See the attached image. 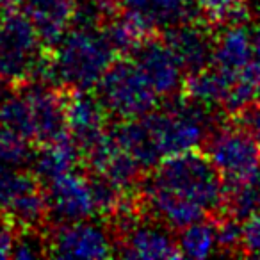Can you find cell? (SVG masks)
<instances>
[{
	"label": "cell",
	"instance_id": "obj_2",
	"mask_svg": "<svg viewBox=\"0 0 260 260\" xmlns=\"http://www.w3.org/2000/svg\"><path fill=\"white\" fill-rule=\"evenodd\" d=\"M0 77L13 87L29 82L52 84V48L13 4L0 6Z\"/></svg>",
	"mask_w": 260,
	"mask_h": 260
},
{
	"label": "cell",
	"instance_id": "obj_6",
	"mask_svg": "<svg viewBox=\"0 0 260 260\" xmlns=\"http://www.w3.org/2000/svg\"><path fill=\"white\" fill-rule=\"evenodd\" d=\"M48 256L54 258H109L116 256V246L107 223L91 219L48 224Z\"/></svg>",
	"mask_w": 260,
	"mask_h": 260
},
{
	"label": "cell",
	"instance_id": "obj_17",
	"mask_svg": "<svg viewBox=\"0 0 260 260\" xmlns=\"http://www.w3.org/2000/svg\"><path fill=\"white\" fill-rule=\"evenodd\" d=\"M36 145L15 130L0 125V164L15 170H29Z\"/></svg>",
	"mask_w": 260,
	"mask_h": 260
},
{
	"label": "cell",
	"instance_id": "obj_20",
	"mask_svg": "<svg viewBox=\"0 0 260 260\" xmlns=\"http://www.w3.org/2000/svg\"><path fill=\"white\" fill-rule=\"evenodd\" d=\"M11 89H13L11 84H9L8 80H4V79H2V77H0V102H2L6 96H8L9 91H11Z\"/></svg>",
	"mask_w": 260,
	"mask_h": 260
},
{
	"label": "cell",
	"instance_id": "obj_12",
	"mask_svg": "<svg viewBox=\"0 0 260 260\" xmlns=\"http://www.w3.org/2000/svg\"><path fill=\"white\" fill-rule=\"evenodd\" d=\"M23 13L48 48H54L73 27L75 0H11Z\"/></svg>",
	"mask_w": 260,
	"mask_h": 260
},
{
	"label": "cell",
	"instance_id": "obj_8",
	"mask_svg": "<svg viewBox=\"0 0 260 260\" xmlns=\"http://www.w3.org/2000/svg\"><path fill=\"white\" fill-rule=\"evenodd\" d=\"M25 93L34 128V145H47L70 136L66 114V87L47 82H29L16 86Z\"/></svg>",
	"mask_w": 260,
	"mask_h": 260
},
{
	"label": "cell",
	"instance_id": "obj_13",
	"mask_svg": "<svg viewBox=\"0 0 260 260\" xmlns=\"http://www.w3.org/2000/svg\"><path fill=\"white\" fill-rule=\"evenodd\" d=\"M119 6L141 16L159 32L182 23L203 20L194 0H119Z\"/></svg>",
	"mask_w": 260,
	"mask_h": 260
},
{
	"label": "cell",
	"instance_id": "obj_14",
	"mask_svg": "<svg viewBox=\"0 0 260 260\" xmlns=\"http://www.w3.org/2000/svg\"><path fill=\"white\" fill-rule=\"evenodd\" d=\"M80 166H82V153L79 145L73 141L72 136H66L59 141L38 145L29 170L45 185Z\"/></svg>",
	"mask_w": 260,
	"mask_h": 260
},
{
	"label": "cell",
	"instance_id": "obj_3",
	"mask_svg": "<svg viewBox=\"0 0 260 260\" xmlns=\"http://www.w3.org/2000/svg\"><path fill=\"white\" fill-rule=\"evenodd\" d=\"M116 57L100 29L73 25L52 48V82L68 89H94Z\"/></svg>",
	"mask_w": 260,
	"mask_h": 260
},
{
	"label": "cell",
	"instance_id": "obj_18",
	"mask_svg": "<svg viewBox=\"0 0 260 260\" xmlns=\"http://www.w3.org/2000/svg\"><path fill=\"white\" fill-rule=\"evenodd\" d=\"M203 20L214 29L244 23L246 0H194Z\"/></svg>",
	"mask_w": 260,
	"mask_h": 260
},
{
	"label": "cell",
	"instance_id": "obj_10",
	"mask_svg": "<svg viewBox=\"0 0 260 260\" xmlns=\"http://www.w3.org/2000/svg\"><path fill=\"white\" fill-rule=\"evenodd\" d=\"M66 91H68V96H66L68 132L82 153L107 132L112 119L94 89L66 87Z\"/></svg>",
	"mask_w": 260,
	"mask_h": 260
},
{
	"label": "cell",
	"instance_id": "obj_11",
	"mask_svg": "<svg viewBox=\"0 0 260 260\" xmlns=\"http://www.w3.org/2000/svg\"><path fill=\"white\" fill-rule=\"evenodd\" d=\"M162 38L175 52L185 73L198 72L212 64L217 29L209 25L205 20H196L166 29L162 30Z\"/></svg>",
	"mask_w": 260,
	"mask_h": 260
},
{
	"label": "cell",
	"instance_id": "obj_21",
	"mask_svg": "<svg viewBox=\"0 0 260 260\" xmlns=\"http://www.w3.org/2000/svg\"><path fill=\"white\" fill-rule=\"evenodd\" d=\"M11 0H0V6H6V4H9Z\"/></svg>",
	"mask_w": 260,
	"mask_h": 260
},
{
	"label": "cell",
	"instance_id": "obj_15",
	"mask_svg": "<svg viewBox=\"0 0 260 260\" xmlns=\"http://www.w3.org/2000/svg\"><path fill=\"white\" fill-rule=\"evenodd\" d=\"M214 64L232 73H239L253 62V29L244 23L224 27L223 32L217 29Z\"/></svg>",
	"mask_w": 260,
	"mask_h": 260
},
{
	"label": "cell",
	"instance_id": "obj_9",
	"mask_svg": "<svg viewBox=\"0 0 260 260\" xmlns=\"http://www.w3.org/2000/svg\"><path fill=\"white\" fill-rule=\"evenodd\" d=\"M130 57L141 68L148 82L162 100H171L180 93L185 72L180 61L164 41L162 32L153 34L136 48Z\"/></svg>",
	"mask_w": 260,
	"mask_h": 260
},
{
	"label": "cell",
	"instance_id": "obj_5",
	"mask_svg": "<svg viewBox=\"0 0 260 260\" xmlns=\"http://www.w3.org/2000/svg\"><path fill=\"white\" fill-rule=\"evenodd\" d=\"M202 148L221 171L224 182H239L260 170V143L249 130L226 118L209 132Z\"/></svg>",
	"mask_w": 260,
	"mask_h": 260
},
{
	"label": "cell",
	"instance_id": "obj_1",
	"mask_svg": "<svg viewBox=\"0 0 260 260\" xmlns=\"http://www.w3.org/2000/svg\"><path fill=\"white\" fill-rule=\"evenodd\" d=\"M143 182L196 203L207 210L209 217L219 214L226 205V182L202 146L164 157Z\"/></svg>",
	"mask_w": 260,
	"mask_h": 260
},
{
	"label": "cell",
	"instance_id": "obj_7",
	"mask_svg": "<svg viewBox=\"0 0 260 260\" xmlns=\"http://www.w3.org/2000/svg\"><path fill=\"white\" fill-rule=\"evenodd\" d=\"M50 224L75 223L98 216L93 189L82 166L43 185Z\"/></svg>",
	"mask_w": 260,
	"mask_h": 260
},
{
	"label": "cell",
	"instance_id": "obj_4",
	"mask_svg": "<svg viewBox=\"0 0 260 260\" xmlns=\"http://www.w3.org/2000/svg\"><path fill=\"white\" fill-rule=\"evenodd\" d=\"M94 93L112 121L141 118L159 109V102L162 100L130 55H118L114 59L96 84Z\"/></svg>",
	"mask_w": 260,
	"mask_h": 260
},
{
	"label": "cell",
	"instance_id": "obj_19",
	"mask_svg": "<svg viewBox=\"0 0 260 260\" xmlns=\"http://www.w3.org/2000/svg\"><path fill=\"white\" fill-rule=\"evenodd\" d=\"M242 256L260 258V212L242 223Z\"/></svg>",
	"mask_w": 260,
	"mask_h": 260
},
{
	"label": "cell",
	"instance_id": "obj_16",
	"mask_svg": "<svg viewBox=\"0 0 260 260\" xmlns=\"http://www.w3.org/2000/svg\"><path fill=\"white\" fill-rule=\"evenodd\" d=\"M178 248H180L182 258H205L209 255L217 253L216 244V230H214L212 219H203L192 223L177 232Z\"/></svg>",
	"mask_w": 260,
	"mask_h": 260
}]
</instances>
